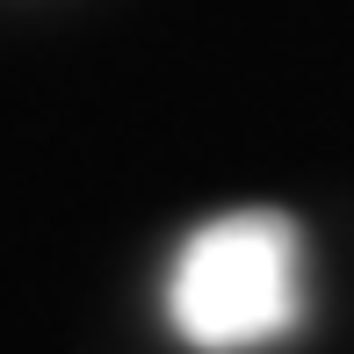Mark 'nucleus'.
<instances>
[{"label":"nucleus","instance_id":"nucleus-1","mask_svg":"<svg viewBox=\"0 0 354 354\" xmlns=\"http://www.w3.org/2000/svg\"><path fill=\"white\" fill-rule=\"evenodd\" d=\"M304 318V232L282 210H232L181 239L167 268V326L196 354H253Z\"/></svg>","mask_w":354,"mask_h":354}]
</instances>
